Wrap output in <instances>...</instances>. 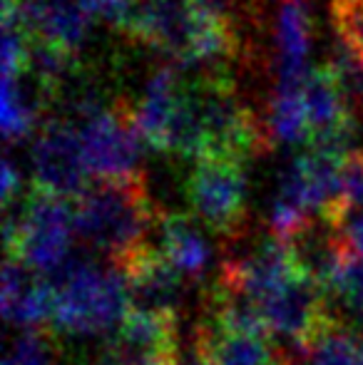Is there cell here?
<instances>
[{
    "instance_id": "obj_20",
    "label": "cell",
    "mask_w": 363,
    "mask_h": 365,
    "mask_svg": "<svg viewBox=\"0 0 363 365\" xmlns=\"http://www.w3.org/2000/svg\"><path fill=\"white\" fill-rule=\"evenodd\" d=\"M351 251L363 254V207H341L331 214Z\"/></svg>"
},
{
    "instance_id": "obj_11",
    "label": "cell",
    "mask_w": 363,
    "mask_h": 365,
    "mask_svg": "<svg viewBox=\"0 0 363 365\" xmlns=\"http://www.w3.org/2000/svg\"><path fill=\"white\" fill-rule=\"evenodd\" d=\"M276 87L304 90L311 70L306 68L311 50V3L279 0L274 25Z\"/></svg>"
},
{
    "instance_id": "obj_6",
    "label": "cell",
    "mask_w": 363,
    "mask_h": 365,
    "mask_svg": "<svg viewBox=\"0 0 363 365\" xmlns=\"http://www.w3.org/2000/svg\"><path fill=\"white\" fill-rule=\"evenodd\" d=\"M33 187L63 199H78L90 187L80 132L73 122L53 120L40 125L33 152Z\"/></svg>"
},
{
    "instance_id": "obj_4",
    "label": "cell",
    "mask_w": 363,
    "mask_h": 365,
    "mask_svg": "<svg viewBox=\"0 0 363 365\" xmlns=\"http://www.w3.org/2000/svg\"><path fill=\"white\" fill-rule=\"evenodd\" d=\"M184 194L192 214L209 231L237 239L247 226V174L237 159H197Z\"/></svg>"
},
{
    "instance_id": "obj_8",
    "label": "cell",
    "mask_w": 363,
    "mask_h": 365,
    "mask_svg": "<svg viewBox=\"0 0 363 365\" xmlns=\"http://www.w3.org/2000/svg\"><path fill=\"white\" fill-rule=\"evenodd\" d=\"M127 279L130 303L135 311L160 313L167 318L180 321V311L184 306V279L187 276L152 244H142L125 259L115 261Z\"/></svg>"
},
{
    "instance_id": "obj_13",
    "label": "cell",
    "mask_w": 363,
    "mask_h": 365,
    "mask_svg": "<svg viewBox=\"0 0 363 365\" xmlns=\"http://www.w3.org/2000/svg\"><path fill=\"white\" fill-rule=\"evenodd\" d=\"M304 358L306 365H363V336L334 316L304 351Z\"/></svg>"
},
{
    "instance_id": "obj_10",
    "label": "cell",
    "mask_w": 363,
    "mask_h": 365,
    "mask_svg": "<svg viewBox=\"0 0 363 365\" xmlns=\"http://www.w3.org/2000/svg\"><path fill=\"white\" fill-rule=\"evenodd\" d=\"M3 316L8 323L25 331L45 328L53 323L55 291L48 274H40L23 259L8 256L3 269Z\"/></svg>"
},
{
    "instance_id": "obj_9",
    "label": "cell",
    "mask_w": 363,
    "mask_h": 365,
    "mask_svg": "<svg viewBox=\"0 0 363 365\" xmlns=\"http://www.w3.org/2000/svg\"><path fill=\"white\" fill-rule=\"evenodd\" d=\"M286 244L296 271L309 276L326 291H331L341 266L351 254V246L346 244L341 229L326 214H311Z\"/></svg>"
},
{
    "instance_id": "obj_15",
    "label": "cell",
    "mask_w": 363,
    "mask_h": 365,
    "mask_svg": "<svg viewBox=\"0 0 363 365\" xmlns=\"http://www.w3.org/2000/svg\"><path fill=\"white\" fill-rule=\"evenodd\" d=\"M40 102L20 77H3V135L8 142L23 140L38 127Z\"/></svg>"
},
{
    "instance_id": "obj_3",
    "label": "cell",
    "mask_w": 363,
    "mask_h": 365,
    "mask_svg": "<svg viewBox=\"0 0 363 365\" xmlns=\"http://www.w3.org/2000/svg\"><path fill=\"white\" fill-rule=\"evenodd\" d=\"M70 199L33 189L23 204L5 207V254L23 259L40 274H53L70 259L75 209Z\"/></svg>"
},
{
    "instance_id": "obj_7",
    "label": "cell",
    "mask_w": 363,
    "mask_h": 365,
    "mask_svg": "<svg viewBox=\"0 0 363 365\" xmlns=\"http://www.w3.org/2000/svg\"><path fill=\"white\" fill-rule=\"evenodd\" d=\"M326 293L329 291L321 289L316 281L296 271L274 296L262 303L269 331L281 336L289 346L299 348V353L304 356L314 338L336 316L329 308Z\"/></svg>"
},
{
    "instance_id": "obj_5",
    "label": "cell",
    "mask_w": 363,
    "mask_h": 365,
    "mask_svg": "<svg viewBox=\"0 0 363 365\" xmlns=\"http://www.w3.org/2000/svg\"><path fill=\"white\" fill-rule=\"evenodd\" d=\"M85 164L95 179L140 177L142 140L135 122V107L115 102L102 107L78 125Z\"/></svg>"
},
{
    "instance_id": "obj_19",
    "label": "cell",
    "mask_w": 363,
    "mask_h": 365,
    "mask_svg": "<svg viewBox=\"0 0 363 365\" xmlns=\"http://www.w3.org/2000/svg\"><path fill=\"white\" fill-rule=\"evenodd\" d=\"M341 207H363V152L351 149L341 167Z\"/></svg>"
},
{
    "instance_id": "obj_14",
    "label": "cell",
    "mask_w": 363,
    "mask_h": 365,
    "mask_svg": "<svg viewBox=\"0 0 363 365\" xmlns=\"http://www.w3.org/2000/svg\"><path fill=\"white\" fill-rule=\"evenodd\" d=\"M267 132L272 142L296 145L309 140V117H306L304 90H286L274 87L267 115Z\"/></svg>"
},
{
    "instance_id": "obj_1",
    "label": "cell",
    "mask_w": 363,
    "mask_h": 365,
    "mask_svg": "<svg viewBox=\"0 0 363 365\" xmlns=\"http://www.w3.org/2000/svg\"><path fill=\"white\" fill-rule=\"evenodd\" d=\"M157 221L160 214L142 177L95 179L75 199V234L112 264L147 244Z\"/></svg>"
},
{
    "instance_id": "obj_16",
    "label": "cell",
    "mask_w": 363,
    "mask_h": 365,
    "mask_svg": "<svg viewBox=\"0 0 363 365\" xmlns=\"http://www.w3.org/2000/svg\"><path fill=\"white\" fill-rule=\"evenodd\" d=\"M3 365H55V343L43 328L25 331L8 348Z\"/></svg>"
},
{
    "instance_id": "obj_12",
    "label": "cell",
    "mask_w": 363,
    "mask_h": 365,
    "mask_svg": "<svg viewBox=\"0 0 363 365\" xmlns=\"http://www.w3.org/2000/svg\"><path fill=\"white\" fill-rule=\"evenodd\" d=\"M162 226V251L165 256L182 271L187 279L199 281L207 276L209 261H212V246H209L204 231L187 214H165Z\"/></svg>"
},
{
    "instance_id": "obj_2",
    "label": "cell",
    "mask_w": 363,
    "mask_h": 365,
    "mask_svg": "<svg viewBox=\"0 0 363 365\" xmlns=\"http://www.w3.org/2000/svg\"><path fill=\"white\" fill-rule=\"evenodd\" d=\"M55 291L53 326L73 336L115 333L130 313V289L120 266H102L70 256L48 274Z\"/></svg>"
},
{
    "instance_id": "obj_18",
    "label": "cell",
    "mask_w": 363,
    "mask_h": 365,
    "mask_svg": "<svg viewBox=\"0 0 363 365\" xmlns=\"http://www.w3.org/2000/svg\"><path fill=\"white\" fill-rule=\"evenodd\" d=\"M100 365H180L177 351H135L110 343Z\"/></svg>"
},
{
    "instance_id": "obj_17",
    "label": "cell",
    "mask_w": 363,
    "mask_h": 365,
    "mask_svg": "<svg viewBox=\"0 0 363 365\" xmlns=\"http://www.w3.org/2000/svg\"><path fill=\"white\" fill-rule=\"evenodd\" d=\"M331 291H334L346 306H351L356 313L363 316V254L351 251L346 264L341 266Z\"/></svg>"
},
{
    "instance_id": "obj_22",
    "label": "cell",
    "mask_w": 363,
    "mask_h": 365,
    "mask_svg": "<svg viewBox=\"0 0 363 365\" xmlns=\"http://www.w3.org/2000/svg\"><path fill=\"white\" fill-rule=\"evenodd\" d=\"M182 365H217V361H214L212 356H209L207 351H204L199 343H194L192 346V353H189L187 358H184Z\"/></svg>"
},
{
    "instance_id": "obj_21",
    "label": "cell",
    "mask_w": 363,
    "mask_h": 365,
    "mask_svg": "<svg viewBox=\"0 0 363 365\" xmlns=\"http://www.w3.org/2000/svg\"><path fill=\"white\" fill-rule=\"evenodd\" d=\"M0 194H3V204H15L23 197V174L10 159L3 162V174H0Z\"/></svg>"
}]
</instances>
